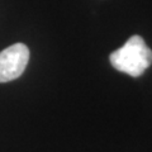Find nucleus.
Here are the masks:
<instances>
[{"mask_svg":"<svg viewBox=\"0 0 152 152\" xmlns=\"http://www.w3.org/2000/svg\"><path fill=\"white\" fill-rule=\"evenodd\" d=\"M110 64L115 70L138 77L152 64V51L141 36H132L121 48L110 53Z\"/></svg>","mask_w":152,"mask_h":152,"instance_id":"f257e3e1","label":"nucleus"},{"mask_svg":"<svg viewBox=\"0 0 152 152\" xmlns=\"http://www.w3.org/2000/svg\"><path fill=\"white\" fill-rule=\"evenodd\" d=\"M29 61V50L24 43H15L0 52V83H8L20 76Z\"/></svg>","mask_w":152,"mask_h":152,"instance_id":"f03ea898","label":"nucleus"}]
</instances>
